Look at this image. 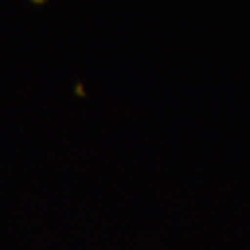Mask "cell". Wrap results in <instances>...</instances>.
I'll return each mask as SVG.
<instances>
[]
</instances>
